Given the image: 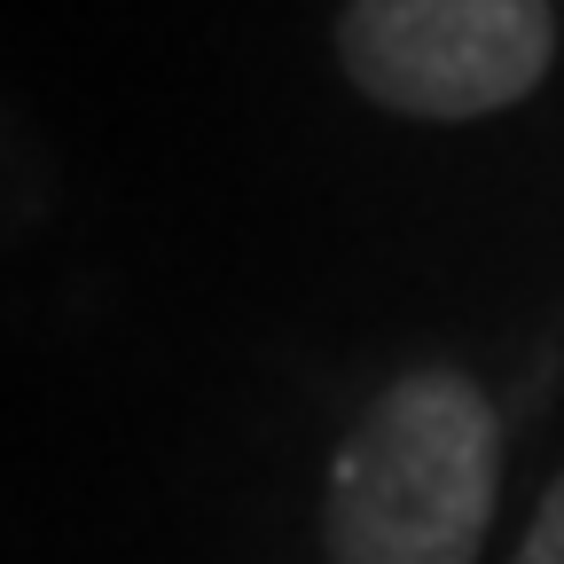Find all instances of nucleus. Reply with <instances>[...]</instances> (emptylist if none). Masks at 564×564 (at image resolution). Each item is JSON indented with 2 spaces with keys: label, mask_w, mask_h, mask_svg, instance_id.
I'll return each instance as SVG.
<instances>
[{
  "label": "nucleus",
  "mask_w": 564,
  "mask_h": 564,
  "mask_svg": "<svg viewBox=\"0 0 564 564\" xmlns=\"http://www.w3.org/2000/svg\"><path fill=\"white\" fill-rule=\"evenodd\" d=\"M502 502V415L463 369L392 377L322 494L329 564H478Z\"/></svg>",
  "instance_id": "obj_1"
},
{
  "label": "nucleus",
  "mask_w": 564,
  "mask_h": 564,
  "mask_svg": "<svg viewBox=\"0 0 564 564\" xmlns=\"http://www.w3.org/2000/svg\"><path fill=\"white\" fill-rule=\"evenodd\" d=\"M63 204V150L47 118L0 87V251H24Z\"/></svg>",
  "instance_id": "obj_3"
},
{
  "label": "nucleus",
  "mask_w": 564,
  "mask_h": 564,
  "mask_svg": "<svg viewBox=\"0 0 564 564\" xmlns=\"http://www.w3.org/2000/svg\"><path fill=\"white\" fill-rule=\"evenodd\" d=\"M510 564H564V478L541 494V510H533V525H525Z\"/></svg>",
  "instance_id": "obj_4"
},
{
  "label": "nucleus",
  "mask_w": 564,
  "mask_h": 564,
  "mask_svg": "<svg viewBox=\"0 0 564 564\" xmlns=\"http://www.w3.org/2000/svg\"><path fill=\"white\" fill-rule=\"evenodd\" d=\"M337 63L352 95L392 118H494L556 63L549 0H345Z\"/></svg>",
  "instance_id": "obj_2"
}]
</instances>
